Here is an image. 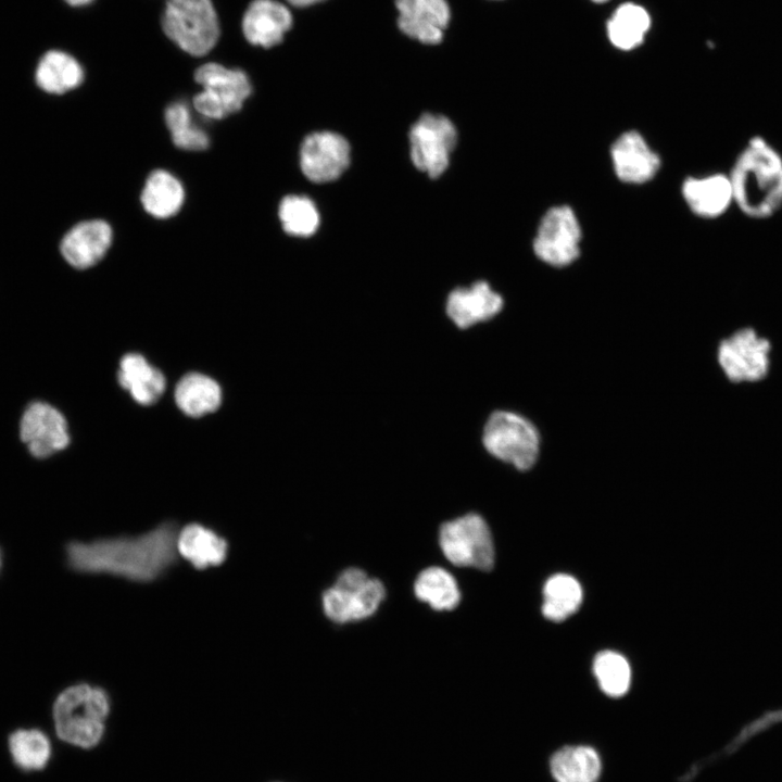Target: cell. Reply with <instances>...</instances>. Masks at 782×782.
I'll return each mask as SVG.
<instances>
[{
	"label": "cell",
	"mask_w": 782,
	"mask_h": 782,
	"mask_svg": "<svg viewBox=\"0 0 782 782\" xmlns=\"http://www.w3.org/2000/svg\"><path fill=\"white\" fill-rule=\"evenodd\" d=\"M177 533L163 524L137 537H119L92 542H71L68 565L80 572L106 573L133 581H151L167 569L176 554Z\"/></svg>",
	"instance_id": "1"
},
{
	"label": "cell",
	"mask_w": 782,
	"mask_h": 782,
	"mask_svg": "<svg viewBox=\"0 0 782 782\" xmlns=\"http://www.w3.org/2000/svg\"><path fill=\"white\" fill-rule=\"evenodd\" d=\"M733 201L748 217L767 218L782 206V156L755 136L737 155L729 176Z\"/></svg>",
	"instance_id": "2"
},
{
	"label": "cell",
	"mask_w": 782,
	"mask_h": 782,
	"mask_svg": "<svg viewBox=\"0 0 782 782\" xmlns=\"http://www.w3.org/2000/svg\"><path fill=\"white\" fill-rule=\"evenodd\" d=\"M110 712V698L98 686L79 683L66 688L53 705V719L58 736L75 746H96L104 733Z\"/></svg>",
	"instance_id": "3"
},
{
	"label": "cell",
	"mask_w": 782,
	"mask_h": 782,
	"mask_svg": "<svg viewBox=\"0 0 782 782\" xmlns=\"http://www.w3.org/2000/svg\"><path fill=\"white\" fill-rule=\"evenodd\" d=\"M162 26L167 37L195 56L206 54L219 36L211 0H168Z\"/></svg>",
	"instance_id": "4"
},
{
	"label": "cell",
	"mask_w": 782,
	"mask_h": 782,
	"mask_svg": "<svg viewBox=\"0 0 782 782\" xmlns=\"http://www.w3.org/2000/svg\"><path fill=\"white\" fill-rule=\"evenodd\" d=\"M381 581L369 578L355 567L343 570L335 584L323 593V609L337 623L358 621L370 617L384 598Z\"/></svg>",
	"instance_id": "5"
},
{
	"label": "cell",
	"mask_w": 782,
	"mask_h": 782,
	"mask_svg": "<svg viewBox=\"0 0 782 782\" xmlns=\"http://www.w3.org/2000/svg\"><path fill=\"white\" fill-rule=\"evenodd\" d=\"M482 443L494 457L525 470L538 458L540 437L537 428L525 417L499 411L489 417Z\"/></svg>",
	"instance_id": "6"
},
{
	"label": "cell",
	"mask_w": 782,
	"mask_h": 782,
	"mask_svg": "<svg viewBox=\"0 0 782 782\" xmlns=\"http://www.w3.org/2000/svg\"><path fill=\"white\" fill-rule=\"evenodd\" d=\"M439 545L445 558L455 566L487 571L494 565L492 534L478 514L470 513L444 522L439 530Z\"/></svg>",
	"instance_id": "7"
},
{
	"label": "cell",
	"mask_w": 782,
	"mask_h": 782,
	"mask_svg": "<svg viewBox=\"0 0 782 782\" xmlns=\"http://www.w3.org/2000/svg\"><path fill=\"white\" fill-rule=\"evenodd\" d=\"M194 78L203 90L193 98V105L207 118L220 119L239 111L251 93V84L244 72L217 63L200 66Z\"/></svg>",
	"instance_id": "8"
},
{
	"label": "cell",
	"mask_w": 782,
	"mask_h": 782,
	"mask_svg": "<svg viewBox=\"0 0 782 782\" xmlns=\"http://www.w3.org/2000/svg\"><path fill=\"white\" fill-rule=\"evenodd\" d=\"M456 141V128L449 118L426 113L409 131L412 162L419 171L437 178L449 166Z\"/></svg>",
	"instance_id": "9"
},
{
	"label": "cell",
	"mask_w": 782,
	"mask_h": 782,
	"mask_svg": "<svg viewBox=\"0 0 782 782\" xmlns=\"http://www.w3.org/2000/svg\"><path fill=\"white\" fill-rule=\"evenodd\" d=\"M581 230L568 206L552 207L543 216L533 242L539 258L553 266H564L579 254Z\"/></svg>",
	"instance_id": "10"
},
{
	"label": "cell",
	"mask_w": 782,
	"mask_h": 782,
	"mask_svg": "<svg viewBox=\"0 0 782 782\" xmlns=\"http://www.w3.org/2000/svg\"><path fill=\"white\" fill-rule=\"evenodd\" d=\"M770 343L753 329H743L721 342L718 360L727 377L735 382L764 378L769 367Z\"/></svg>",
	"instance_id": "11"
},
{
	"label": "cell",
	"mask_w": 782,
	"mask_h": 782,
	"mask_svg": "<svg viewBox=\"0 0 782 782\" xmlns=\"http://www.w3.org/2000/svg\"><path fill=\"white\" fill-rule=\"evenodd\" d=\"M20 436L30 454L43 458L64 450L70 443L65 417L45 402H34L23 413Z\"/></svg>",
	"instance_id": "12"
},
{
	"label": "cell",
	"mask_w": 782,
	"mask_h": 782,
	"mask_svg": "<svg viewBox=\"0 0 782 782\" xmlns=\"http://www.w3.org/2000/svg\"><path fill=\"white\" fill-rule=\"evenodd\" d=\"M350 163V146L341 135L320 131L308 135L300 151L303 174L313 182L337 179Z\"/></svg>",
	"instance_id": "13"
},
{
	"label": "cell",
	"mask_w": 782,
	"mask_h": 782,
	"mask_svg": "<svg viewBox=\"0 0 782 782\" xmlns=\"http://www.w3.org/2000/svg\"><path fill=\"white\" fill-rule=\"evenodd\" d=\"M400 29L422 43L436 45L450 21L445 0H395Z\"/></svg>",
	"instance_id": "14"
},
{
	"label": "cell",
	"mask_w": 782,
	"mask_h": 782,
	"mask_svg": "<svg viewBox=\"0 0 782 782\" xmlns=\"http://www.w3.org/2000/svg\"><path fill=\"white\" fill-rule=\"evenodd\" d=\"M112 242V229L101 219L81 222L71 228L61 241V253L75 268L86 269L105 255Z\"/></svg>",
	"instance_id": "15"
},
{
	"label": "cell",
	"mask_w": 782,
	"mask_h": 782,
	"mask_svg": "<svg viewBox=\"0 0 782 782\" xmlns=\"http://www.w3.org/2000/svg\"><path fill=\"white\" fill-rule=\"evenodd\" d=\"M503 307L502 297L488 282L453 290L446 301V314L458 328H468L495 316Z\"/></svg>",
	"instance_id": "16"
},
{
	"label": "cell",
	"mask_w": 782,
	"mask_h": 782,
	"mask_svg": "<svg viewBox=\"0 0 782 782\" xmlns=\"http://www.w3.org/2000/svg\"><path fill=\"white\" fill-rule=\"evenodd\" d=\"M291 24V13L282 3L254 0L243 15L242 30L250 43L270 48L282 40Z\"/></svg>",
	"instance_id": "17"
},
{
	"label": "cell",
	"mask_w": 782,
	"mask_h": 782,
	"mask_svg": "<svg viewBox=\"0 0 782 782\" xmlns=\"http://www.w3.org/2000/svg\"><path fill=\"white\" fill-rule=\"evenodd\" d=\"M616 175L626 182L641 184L658 171L659 157L636 131L621 135L611 147Z\"/></svg>",
	"instance_id": "18"
},
{
	"label": "cell",
	"mask_w": 782,
	"mask_h": 782,
	"mask_svg": "<svg viewBox=\"0 0 782 782\" xmlns=\"http://www.w3.org/2000/svg\"><path fill=\"white\" fill-rule=\"evenodd\" d=\"M117 379L121 387L141 405L155 403L166 386L162 371L138 353H128L122 357Z\"/></svg>",
	"instance_id": "19"
},
{
	"label": "cell",
	"mask_w": 782,
	"mask_h": 782,
	"mask_svg": "<svg viewBox=\"0 0 782 782\" xmlns=\"http://www.w3.org/2000/svg\"><path fill=\"white\" fill-rule=\"evenodd\" d=\"M682 193L690 209L702 217L720 216L733 202L730 178L723 174L690 177L683 184Z\"/></svg>",
	"instance_id": "20"
},
{
	"label": "cell",
	"mask_w": 782,
	"mask_h": 782,
	"mask_svg": "<svg viewBox=\"0 0 782 782\" xmlns=\"http://www.w3.org/2000/svg\"><path fill=\"white\" fill-rule=\"evenodd\" d=\"M177 552L198 569L220 565L227 556V542L215 531L199 525L186 526L176 538Z\"/></svg>",
	"instance_id": "21"
},
{
	"label": "cell",
	"mask_w": 782,
	"mask_h": 782,
	"mask_svg": "<svg viewBox=\"0 0 782 782\" xmlns=\"http://www.w3.org/2000/svg\"><path fill=\"white\" fill-rule=\"evenodd\" d=\"M175 402L190 417H201L216 411L222 402V389L211 377L189 373L177 383Z\"/></svg>",
	"instance_id": "22"
},
{
	"label": "cell",
	"mask_w": 782,
	"mask_h": 782,
	"mask_svg": "<svg viewBox=\"0 0 782 782\" xmlns=\"http://www.w3.org/2000/svg\"><path fill=\"white\" fill-rule=\"evenodd\" d=\"M36 84L48 93L61 94L78 87L84 80V71L72 55L58 50L48 51L39 61Z\"/></svg>",
	"instance_id": "23"
},
{
	"label": "cell",
	"mask_w": 782,
	"mask_h": 782,
	"mask_svg": "<svg viewBox=\"0 0 782 782\" xmlns=\"http://www.w3.org/2000/svg\"><path fill=\"white\" fill-rule=\"evenodd\" d=\"M185 191L177 178L168 172H152L141 193L143 209L152 216L167 218L175 215L184 203Z\"/></svg>",
	"instance_id": "24"
},
{
	"label": "cell",
	"mask_w": 782,
	"mask_h": 782,
	"mask_svg": "<svg viewBox=\"0 0 782 782\" xmlns=\"http://www.w3.org/2000/svg\"><path fill=\"white\" fill-rule=\"evenodd\" d=\"M551 771L557 782H596L601 760L592 747L567 746L552 756Z\"/></svg>",
	"instance_id": "25"
},
{
	"label": "cell",
	"mask_w": 782,
	"mask_h": 782,
	"mask_svg": "<svg viewBox=\"0 0 782 782\" xmlns=\"http://www.w3.org/2000/svg\"><path fill=\"white\" fill-rule=\"evenodd\" d=\"M414 593L436 610H452L461 601V591L454 577L436 566L424 569L417 576Z\"/></svg>",
	"instance_id": "26"
},
{
	"label": "cell",
	"mask_w": 782,
	"mask_h": 782,
	"mask_svg": "<svg viewBox=\"0 0 782 782\" xmlns=\"http://www.w3.org/2000/svg\"><path fill=\"white\" fill-rule=\"evenodd\" d=\"M649 27L651 17L646 10L629 2L616 9L607 23V34L616 48L631 50L643 42Z\"/></svg>",
	"instance_id": "27"
},
{
	"label": "cell",
	"mask_w": 782,
	"mask_h": 782,
	"mask_svg": "<svg viewBox=\"0 0 782 782\" xmlns=\"http://www.w3.org/2000/svg\"><path fill=\"white\" fill-rule=\"evenodd\" d=\"M580 583L565 573L548 578L543 588V616L552 621H563L578 610L582 603Z\"/></svg>",
	"instance_id": "28"
},
{
	"label": "cell",
	"mask_w": 782,
	"mask_h": 782,
	"mask_svg": "<svg viewBox=\"0 0 782 782\" xmlns=\"http://www.w3.org/2000/svg\"><path fill=\"white\" fill-rule=\"evenodd\" d=\"M14 762L24 770L43 768L51 755V745L45 733L37 729L16 730L9 739Z\"/></svg>",
	"instance_id": "29"
},
{
	"label": "cell",
	"mask_w": 782,
	"mask_h": 782,
	"mask_svg": "<svg viewBox=\"0 0 782 782\" xmlns=\"http://www.w3.org/2000/svg\"><path fill=\"white\" fill-rule=\"evenodd\" d=\"M279 218L287 234L299 237L313 235L319 225L314 202L302 195L285 197L279 205Z\"/></svg>",
	"instance_id": "30"
},
{
	"label": "cell",
	"mask_w": 782,
	"mask_h": 782,
	"mask_svg": "<svg viewBox=\"0 0 782 782\" xmlns=\"http://www.w3.org/2000/svg\"><path fill=\"white\" fill-rule=\"evenodd\" d=\"M165 122L176 147L190 150H204L210 144L209 136L192 123L188 106L175 102L165 110Z\"/></svg>",
	"instance_id": "31"
},
{
	"label": "cell",
	"mask_w": 782,
	"mask_h": 782,
	"mask_svg": "<svg viewBox=\"0 0 782 782\" xmlns=\"http://www.w3.org/2000/svg\"><path fill=\"white\" fill-rule=\"evenodd\" d=\"M593 671L605 694L618 697L627 693L631 670L622 655L611 651L598 653L593 663Z\"/></svg>",
	"instance_id": "32"
},
{
	"label": "cell",
	"mask_w": 782,
	"mask_h": 782,
	"mask_svg": "<svg viewBox=\"0 0 782 782\" xmlns=\"http://www.w3.org/2000/svg\"><path fill=\"white\" fill-rule=\"evenodd\" d=\"M288 1L291 4L297 5V7H305V5H311V4L320 2L323 0H288Z\"/></svg>",
	"instance_id": "33"
},
{
	"label": "cell",
	"mask_w": 782,
	"mask_h": 782,
	"mask_svg": "<svg viewBox=\"0 0 782 782\" xmlns=\"http://www.w3.org/2000/svg\"><path fill=\"white\" fill-rule=\"evenodd\" d=\"M68 4L74 7L85 5L90 3L93 0H65Z\"/></svg>",
	"instance_id": "34"
},
{
	"label": "cell",
	"mask_w": 782,
	"mask_h": 782,
	"mask_svg": "<svg viewBox=\"0 0 782 782\" xmlns=\"http://www.w3.org/2000/svg\"><path fill=\"white\" fill-rule=\"evenodd\" d=\"M1 565H2V554H1V550H0V569H1Z\"/></svg>",
	"instance_id": "35"
},
{
	"label": "cell",
	"mask_w": 782,
	"mask_h": 782,
	"mask_svg": "<svg viewBox=\"0 0 782 782\" xmlns=\"http://www.w3.org/2000/svg\"><path fill=\"white\" fill-rule=\"evenodd\" d=\"M592 1H595V2H604V1H607V0H592Z\"/></svg>",
	"instance_id": "36"
}]
</instances>
